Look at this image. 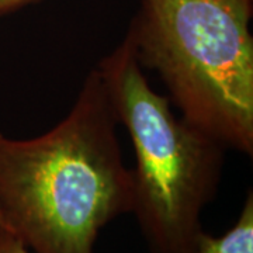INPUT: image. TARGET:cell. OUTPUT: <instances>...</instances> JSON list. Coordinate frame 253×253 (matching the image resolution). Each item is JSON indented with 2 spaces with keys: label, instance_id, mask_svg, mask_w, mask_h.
I'll use <instances>...</instances> for the list:
<instances>
[{
  "label": "cell",
  "instance_id": "obj_6",
  "mask_svg": "<svg viewBox=\"0 0 253 253\" xmlns=\"http://www.w3.org/2000/svg\"><path fill=\"white\" fill-rule=\"evenodd\" d=\"M37 0H0V16H4L10 11L21 9Z\"/></svg>",
  "mask_w": 253,
  "mask_h": 253
},
{
  "label": "cell",
  "instance_id": "obj_3",
  "mask_svg": "<svg viewBox=\"0 0 253 253\" xmlns=\"http://www.w3.org/2000/svg\"><path fill=\"white\" fill-rule=\"evenodd\" d=\"M118 124L135 154L132 208L151 253H194L203 210L214 200L225 146L176 117L170 100L152 89L126 33L97 66Z\"/></svg>",
  "mask_w": 253,
  "mask_h": 253
},
{
  "label": "cell",
  "instance_id": "obj_1",
  "mask_svg": "<svg viewBox=\"0 0 253 253\" xmlns=\"http://www.w3.org/2000/svg\"><path fill=\"white\" fill-rule=\"evenodd\" d=\"M118 120L97 68L42 135L0 132V214L30 253H94L100 231L132 208Z\"/></svg>",
  "mask_w": 253,
  "mask_h": 253
},
{
  "label": "cell",
  "instance_id": "obj_5",
  "mask_svg": "<svg viewBox=\"0 0 253 253\" xmlns=\"http://www.w3.org/2000/svg\"><path fill=\"white\" fill-rule=\"evenodd\" d=\"M0 253H30V251L17 236L0 224Z\"/></svg>",
  "mask_w": 253,
  "mask_h": 253
},
{
  "label": "cell",
  "instance_id": "obj_2",
  "mask_svg": "<svg viewBox=\"0 0 253 253\" xmlns=\"http://www.w3.org/2000/svg\"><path fill=\"white\" fill-rule=\"evenodd\" d=\"M253 0H141L128 28L181 117L253 155Z\"/></svg>",
  "mask_w": 253,
  "mask_h": 253
},
{
  "label": "cell",
  "instance_id": "obj_4",
  "mask_svg": "<svg viewBox=\"0 0 253 253\" xmlns=\"http://www.w3.org/2000/svg\"><path fill=\"white\" fill-rule=\"evenodd\" d=\"M194 253H253V193L249 190L236 222L224 235L203 232Z\"/></svg>",
  "mask_w": 253,
  "mask_h": 253
},
{
  "label": "cell",
  "instance_id": "obj_7",
  "mask_svg": "<svg viewBox=\"0 0 253 253\" xmlns=\"http://www.w3.org/2000/svg\"><path fill=\"white\" fill-rule=\"evenodd\" d=\"M0 224H3V219H1V214H0Z\"/></svg>",
  "mask_w": 253,
  "mask_h": 253
}]
</instances>
